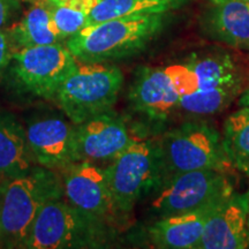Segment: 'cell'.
<instances>
[{
    "label": "cell",
    "instance_id": "obj_22",
    "mask_svg": "<svg viewBox=\"0 0 249 249\" xmlns=\"http://www.w3.org/2000/svg\"><path fill=\"white\" fill-rule=\"evenodd\" d=\"M21 9L20 0H0V30L8 29Z\"/></svg>",
    "mask_w": 249,
    "mask_h": 249
},
{
    "label": "cell",
    "instance_id": "obj_5",
    "mask_svg": "<svg viewBox=\"0 0 249 249\" xmlns=\"http://www.w3.org/2000/svg\"><path fill=\"white\" fill-rule=\"evenodd\" d=\"M104 170L113 211L127 213L160 185L157 143L135 140Z\"/></svg>",
    "mask_w": 249,
    "mask_h": 249
},
{
    "label": "cell",
    "instance_id": "obj_2",
    "mask_svg": "<svg viewBox=\"0 0 249 249\" xmlns=\"http://www.w3.org/2000/svg\"><path fill=\"white\" fill-rule=\"evenodd\" d=\"M165 14L128 15L89 24L67 39L79 62H108L139 53L164 26Z\"/></svg>",
    "mask_w": 249,
    "mask_h": 249
},
{
    "label": "cell",
    "instance_id": "obj_7",
    "mask_svg": "<svg viewBox=\"0 0 249 249\" xmlns=\"http://www.w3.org/2000/svg\"><path fill=\"white\" fill-rule=\"evenodd\" d=\"M196 86L197 80L189 64L143 67L138 71L128 97L136 111L158 119L179 107L181 97L194 92Z\"/></svg>",
    "mask_w": 249,
    "mask_h": 249
},
{
    "label": "cell",
    "instance_id": "obj_15",
    "mask_svg": "<svg viewBox=\"0 0 249 249\" xmlns=\"http://www.w3.org/2000/svg\"><path fill=\"white\" fill-rule=\"evenodd\" d=\"M218 203L202 209L160 218L149 229V238L152 245L165 249L197 248L205 223Z\"/></svg>",
    "mask_w": 249,
    "mask_h": 249
},
{
    "label": "cell",
    "instance_id": "obj_17",
    "mask_svg": "<svg viewBox=\"0 0 249 249\" xmlns=\"http://www.w3.org/2000/svg\"><path fill=\"white\" fill-rule=\"evenodd\" d=\"M34 163L26 129L12 114L0 111V181L23 176Z\"/></svg>",
    "mask_w": 249,
    "mask_h": 249
},
{
    "label": "cell",
    "instance_id": "obj_27",
    "mask_svg": "<svg viewBox=\"0 0 249 249\" xmlns=\"http://www.w3.org/2000/svg\"><path fill=\"white\" fill-rule=\"evenodd\" d=\"M210 1H216V0H210ZM241 1H246V2H249V0H241Z\"/></svg>",
    "mask_w": 249,
    "mask_h": 249
},
{
    "label": "cell",
    "instance_id": "obj_9",
    "mask_svg": "<svg viewBox=\"0 0 249 249\" xmlns=\"http://www.w3.org/2000/svg\"><path fill=\"white\" fill-rule=\"evenodd\" d=\"M197 86L180 99L179 107L194 116H209L223 111L240 93V71L227 54H210L188 62Z\"/></svg>",
    "mask_w": 249,
    "mask_h": 249
},
{
    "label": "cell",
    "instance_id": "obj_19",
    "mask_svg": "<svg viewBox=\"0 0 249 249\" xmlns=\"http://www.w3.org/2000/svg\"><path fill=\"white\" fill-rule=\"evenodd\" d=\"M189 0H99L88 18V24L111 18L140 14H166L178 9Z\"/></svg>",
    "mask_w": 249,
    "mask_h": 249
},
{
    "label": "cell",
    "instance_id": "obj_25",
    "mask_svg": "<svg viewBox=\"0 0 249 249\" xmlns=\"http://www.w3.org/2000/svg\"><path fill=\"white\" fill-rule=\"evenodd\" d=\"M246 200H247V213H248V225H249V188H248V192L246 193Z\"/></svg>",
    "mask_w": 249,
    "mask_h": 249
},
{
    "label": "cell",
    "instance_id": "obj_4",
    "mask_svg": "<svg viewBox=\"0 0 249 249\" xmlns=\"http://www.w3.org/2000/svg\"><path fill=\"white\" fill-rule=\"evenodd\" d=\"M124 85L117 66L107 62H79L62 82L54 101L74 124L111 111Z\"/></svg>",
    "mask_w": 249,
    "mask_h": 249
},
{
    "label": "cell",
    "instance_id": "obj_12",
    "mask_svg": "<svg viewBox=\"0 0 249 249\" xmlns=\"http://www.w3.org/2000/svg\"><path fill=\"white\" fill-rule=\"evenodd\" d=\"M62 171L64 196L74 208L99 220L114 213L104 170L89 161H75Z\"/></svg>",
    "mask_w": 249,
    "mask_h": 249
},
{
    "label": "cell",
    "instance_id": "obj_10",
    "mask_svg": "<svg viewBox=\"0 0 249 249\" xmlns=\"http://www.w3.org/2000/svg\"><path fill=\"white\" fill-rule=\"evenodd\" d=\"M13 74L21 87L36 97L54 99L58 89L79 61L66 45H37L18 49L12 57Z\"/></svg>",
    "mask_w": 249,
    "mask_h": 249
},
{
    "label": "cell",
    "instance_id": "obj_16",
    "mask_svg": "<svg viewBox=\"0 0 249 249\" xmlns=\"http://www.w3.org/2000/svg\"><path fill=\"white\" fill-rule=\"evenodd\" d=\"M205 17V29L214 39L249 51V2L216 0Z\"/></svg>",
    "mask_w": 249,
    "mask_h": 249
},
{
    "label": "cell",
    "instance_id": "obj_6",
    "mask_svg": "<svg viewBox=\"0 0 249 249\" xmlns=\"http://www.w3.org/2000/svg\"><path fill=\"white\" fill-rule=\"evenodd\" d=\"M62 198L49 202L40 209L22 248H87L101 244L104 220L83 213Z\"/></svg>",
    "mask_w": 249,
    "mask_h": 249
},
{
    "label": "cell",
    "instance_id": "obj_26",
    "mask_svg": "<svg viewBox=\"0 0 249 249\" xmlns=\"http://www.w3.org/2000/svg\"><path fill=\"white\" fill-rule=\"evenodd\" d=\"M49 1H66V0H49Z\"/></svg>",
    "mask_w": 249,
    "mask_h": 249
},
{
    "label": "cell",
    "instance_id": "obj_13",
    "mask_svg": "<svg viewBox=\"0 0 249 249\" xmlns=\"http://www.w3.org/2000/svg\"><path fill=\"white\" fill-rule=\"evenodd\" d=\"M27 141L34 161L51 170H64L75 163V124L58 117L33 120L26 129Z\"/></svg>",
    "mask_w": 249,
    "mask_h": 249
},
{
    "label": "cell",
    "instance_id": "obj_23",
    "mask_svg": "<svg viewBox=\"0 0 249 249\" xmlns=\"http://www.w3.org/2000/svg\"><path fill=\"white\" fill-rule=\"evenodd\" d=\"M14 52L15 46L7 29L0 30V77L5 73L6 68L11 65Z\"/></svg>",
    "mask_w": 249,
    "mask_h": 249
},
{
    "label": "cell",
    "instance_id": "obj_21",
    "mask_svg": "<svg viewBox=\"0 0 249 249\" xmlns=\"http://www.w3.org/2000/svg\"><path fill=\"white\" fill-rule=\"evenodd\" d=\"M52 20L61 40L68 39L88 24V18L99 0H66L49 1Z\"/></svg>",
    "mask_w": 249,
    "mask_h": 249
},
{
    "label": "cell",
    "instance_id": "obj_3",
    "mask_svg": "<svg viewBox=\"0 0 249 249\" xmlns=\"http://www.w3.org/2000/svg\"><path fill=\"white\" fill-rule=\"evenodd\" d=\"M157 147L160 185L180 173L196 170L227 172L232 167L219 133L204 123L183 124L165 134Z\"/></svg>",
    "mask_w": 249,
    "mask_h": 249
},
{
    "label": "cell",
    "instance_id": "obj_20",
    "mask_svg": "<svg viewBox=\"0 0 249 249\" xmlns=\"http://www.w3.org/2000/svg\"><path fill=\"white\" fill-rule=\"evenodd\" d=\"M223 142L232 166L249 174V107L227 118Z\"/></svg>",
    "mask_w": 249,
    "mask_h": 249
},
{
    "label": "cell",
    "instance_id": "obj_24",
    "mask_svg": "<svg viewBox=\"0 0 249 249\" xmlns=\"http://www.w3.org/2000/svg\"><path fill=\"white\" fill-rule=\"evenodd\" d=\"M239 104H240L241 107H249V88L241 95Z\"/></svg>",
    "mask_w": 249,
    "mask_h": 249
},
{
    "label": "cell",
    "instance_id": "obj_14",
    "mask_svg": "<svg viewBox=\"0 0 249 249\" xmlns=\"http://www.w3.org/2000/svg\"><path fill=\"white\" fill-rule=\"evenodd\" d=\"M249 246L246 194H232L220 201L205 223L198 249H242Z\"/></svg>",
    "mask_w": 249,
    "mask_h": 249
},
{
    "label": "cell",
    "instance_id": "obj_18",
    "mask_svg": "<svg viewBox=\"0 0 249 249\" xmlns=\"http://www.w3.org/2000/svg\"><path fill=\"white\" fill-rule=\"evenodd\" d=\"M7 31L13 40L15 51L30 46L61 42L46 0L35 2L21 20L14 23Z\"/></svg>",
    "mask_w": 249,
    "mask_h": 249
},
{
    "label": "cell",
    "instance_id": "obj_11",
    "mask_svg": "<svg viewBox=\"0 0 249 249\" xmlns=\"http://www.w3.org/2000/svg\"><path fill=\"white\" fill-rule=\"evenodd\" d=\"M135 139L124 121L104 112L75 124L74 160L75 161H107L117 157Z\"/></svg>",
    "mask_w": 249,
    "mask_h": 249
},
{
    "label": "cell",
    "instance_id": "obj_1",
    "mask_svg": "<svg viewBox=\"0 0 249 249\" xmlns=\"http://www.w3.org/2000/svg\"><path fill=\"white\" fill-rule=\"evenodd\" d=\"M64 197L55 170L37 165L0 185V246L22 248L34 220L49 202Z\"/></svg>",
    "mask_w": 249,
    "mask_h": 249
},
{
    "label": "cell",
    "instance_id": "obj_8",
    "mask_svg": "<svg viewBox=\"0 0 249 249\" xmlns=\"http://www.w3.org/2000/svg\"><path fill=\"white\" fill-rule=\"evenodd\" d=\"M151 208L158 217H166L209 207L232 194L225 172L196 170L177 174L158 187Z\"/></svg>",
    "mask_w": 249,
    "mask_h": 249
}]
</instances>
